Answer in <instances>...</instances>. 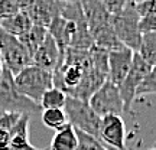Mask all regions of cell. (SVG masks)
I'll return each mask as SVG.
<instances>
[{
    "label": "cell",
    "instance_id": "obj_22",
    "mask_svg": "<svg viewBox=\"0 0 156 150\" xmlns=\"http://www.w3.org/2000/svg\"><path fill=\"white\" fill-rule=\"evenodd\" d=\"M42 123L45 124V127L58 131L68 124V118L64 110L52 108V110H44L42 111Z\"/></svg>",
    "mask_w": 156,
    "mask_h": 150
},
{
    "label": "cell",
    "instance_id": "obj_27",
    "mask_svg": "<svg viewBox=\"0 0 156 150\" xmlns=\"http://www.w3.org/2000/svg\"><path fill=\"white\" fill-rule=\"evenodd\" d=\"M22 114L19 113H2V117H0V130H6L10 133L12 128L16 126V123L19 121Z\"/></svg>",
    "mask_w": 156,
    "mask_h": 150
},
{
    "label": "cell",
    "instance_id": "obj_5",
    "mask_svg": "<svg viewBox=\"0 0 156 150\" xmlns=\"http://www.w3.org/2000/svg\"><path fill=\"white\" fill-rule=\"evenodd\" d=\"M64 111L67 114L68 123L75 130H80L83 133L100 139L101 117L95 114V111L90 107L88 103L73 98V97H67Z\"/></svg>",
    "mask_w": 156,
    "mask_h": 150
},
{
    "label": "cell",
    "instance_id": "obj_4",
    "mask_svg": "<svg viewBox=\"0 0 156 150\" xmlns=\"http://www.w3.org/2000/svg\"><path fill=\"white\" fill-rule=\"evenodd\" d=\"M139 20L140 16L136 9V2H127L119 15L112 16V26L119 40L133 52H137L142 42Z\"/></svg>",
    "mask_w": 156,
    "mask_h": 150
},
{
    "label": "cell",
    "instance_id": "obj_17",
    "mask_svg": "<svg viewBox=\"0 0 156 150\" xmlns=\"http://www.w3.org/2000/svg\"><path fill=\"white\" fill-rule=\"evenodd\" d=\"M78 139L75 128L68 123L61 130H58L51 140L49 150H77Z\"/></svg>",
    "mask_w": 156,
    "mask_h": 150
},
{
    "label": "cell",
    "instance_id": "obj_23",
    "mask_svg": "<svg viewBox=\"0 0 156 150\" xmlns=\"http://www.w3.org/2000/svg\"><path fill=\"white\" fill-rule=\"evenodd\" d=\"M78 139V147L77 150H110L100 139L94 136H90L87 133H83L80 130H75Z\"/></svg>",
    "mask_w": 156,
    "mask_h": 150
},
{
    "label": "cell",
    "instance_id": "obj_18",
    "mask_svg": "<svg viewBox=\"0 0 156 150\" xmlns=\"http://www.w3.org/2000/svg\"><path fill=\"white\" fill-rule=\"evenodd\" d=\"M48 36V29L41 28V26H32L26 33H23L22 36H19V40L22 42V45L26 48L29 52V55L34 58L35 52L39 49V46L45 42V39Z\"/></svg>",
    "mask_w": 156,
    "mask_h": 150
},
{
    "label": "cell",
    "instance_id": "obj_15",
    "mask_svg": "<svg viewBox=\"0 0 156 150\" xmlns=\"http://www.w3.org/2000/svg\"><path fill=\"white\" fill-rule=\"evenodd\" d=\"M107 81V77L100 74L98 71H95L94 68L91 67L88 72L84 75V78L81 79V82L78 85L77 88L74 89L71 95L68 97H73V98H77V100L85 101L88 103L91 100V97L98 91V89L103 87V84Z\"/></svg>",
    "mask_w": 156,
    "mask_h": 150
},
{
    "label": "cell",
    "instance_id": "obj_32",
    "mask_svg": "<svg viewBox=\"0 0 156 150\" xmlns=\"http://www.w3.org/2000/svg\"><path fill=\"white\" fill-rule=\"evenodd\" d=\"M0 117H2V113H0Z\"/></svg>",
    "mask_w": 156,
    "mask_h": 150
},
{
    "label": "cell",
    "instance_id": "obj_2",
    "mask_svg": "<svg viewBox=\"0 0 156 150\" xmlns=\"http://www.w3.org/2000/svg\"><path fill=\"white\" fill-rule=\"evenodd\" d=\"M39 111H42V107L38 103L26 98L17 89L15 75L3 67L0 75V113L34 114Z\"/></svg>",
    "mask_w": 156,
    "mask_h": 150
},
{
    "label": "cell",
    "instance_id": "obj_10",
    "mask_svg": "<svg viewBox=\"0 0 156 150\" xmlns=\"http://www.w3.org/2000/svg\"><path fill=\"white\" fill-rule=\"evenodd\" d=\"M133 51L126 46L110 52V56H108V81L110 82L119 87L124 81L133 64Z\"/></svg>",
    "mask_w": 156,
    "mask_h": 150
},
{
    "label": "cell",
    "instance_id": "obj_8",
    "mask_svg": "<svg viewBox=\"0 0 156 150\" xmlns=\"http://www.w3.org/2000/svg\"><path fill=\"white\" fill-rule=\"evenodd\" d=\"M88 104L95 111V114L100 117L110 116V114L122 116L124 113V103H123L122 94L119 91V87L110 82L108 79L91 97Z\"/></svg>",
    "mask_w": 156,
    "mask_h": 150
},
{
    "label": "cell",
    "instance_id": "obj_25",
    "mask_svg": "<svg viewBox=\"0 0 156 150\" xmlns=\"http://www.w3.org/2000/svg\"><path fill=\"white\" fill-rule=\"evenodd\" d=\"M147 94H156V65L152 67L151 72L143 79L137 89V95H147Z\"/></svg>",
    "mask_w": 156,
    "mask_h": 150
},
{
    "label": "cell",
    "instance_id": "obj_14",
    "mask_svg": "<svg viewBox=\"0 0 156 150\" xmlns=\"http://www.w3.org/2000/svg\"><path fill=\"white\" fill-rule=\"evenodd\" d=\"M81 6H83L84 16L90 28V32L112 23V15L107 12L104 2L85 0V2H81Z\"/></svg>",
    "mask_w": 156,
    "mask_h": 150
},
{
    "label": "cell",
    "instance_id": "obj_30",
    "mask_svg": "<svg viewBox=\"0 0 156 150\" xmlns=\"http://www.w3.org/2000/svg\"><path fill=\"white\" fill-rule=\"evenodd\" d=\"M2 71H3V62H2V58H0V75H2Z\"/></svg>",
    "mask_w": 156,
    "mask_h": 150
},
{
    "label": "cell",
    "instance_id": "obj_7",
    "mask_svg": "<svg viewBox=\"0 0 156 150\" xmlns=\"http://www.w3.org/2000/svg\"><path fill=\"white\" fill-rule=\"evenodd\" d=\"M151 65H147L139 56V54L134 52L132 68L129 71L127 77L124 78V81L119 85V91L124 103V113H132L133 101L137 97V89H139L140 84L143 82V79L147 77V74L151 72Z\"/></svg>",
    "mask_w": 156,
    "mask_h": 150
},
{
    "label": "cell",
    "instance_id": "obj_9",
    "mask_svg": "<svg viewBox=\"0 0 156 150\" xmlns=\"http://www.w3.org/2000/svg\"><path fill=\"white\" fill-rule=\"evenodd\" d=\"M100 140L116 150H126V124L122 116L110 114L101 117Z\"/></svg>",
    "mask_w": 156,
    "mask_h": 150
},
{
    "label": "cell",
    "instance_id": "obj_16",
    "mask_svg": "<svg viewBox=\"0 0 156 150\" xmlns=\"http://www.w3.org/2000/svg\"><path fill=\"white\" fill-rule=\"evenodd\" d=\"M32 26H34V23L30 20L29 15L26 13V10H22L16 15H13V16L7 17V19L0 20V28L12 36H16V38L26 33Z\"/></svg>",
    "mask_w": 156,
    "mask_h": 150
},
{
    "label": "cell",
    "instance_id": "obj_29",
    "mask_svg": "<svg viewBox=\"0 0 156 150\" xmlns=\"http://www.w3.org/2000/svg\"><path fill=\"white\" fill-rule=\"evenodd\" d=\"M7 150H49V149H38V147H34L30 145H26V146H20V147H9Z\"/></svg>",
    "mask_w": 156,
    "mask_h": 150
},
{
    "label": "cell",
    "instance_id": "obj_11",
    "mask_svg": "<svg viewBox=\"0 0 156 150\" xmlns=\"http://www.w3.org/2000/svg\"><path fill=\"white\" fill-rule=\"evenodd\" d=\"M62 55H64V54H61V51L58 48L56 42L54 40V38L48 33L45 42L41 45L39 49L35 52L34 58H32V65L44 68L46 71L54 72L56 68H58L59 62H61Z\"/></svg>",
    "mask_w": 156,
    "mask_h": 150
},
{
    "label": "cell",
    "instance_id": "obj_31",
    "mask_svg": "<svg viewBox=\"0 0 156 150\" xmlns=\"http://www.w3.org/2000/svg\"><path fill=\"white\" fill-rule=\"evenodd\" d=\"M149 150H156V147H153V149H149Z\"/></svg>",
    "mask_w": 156,
    "mask_h": 150
},
{
    "label": "cell",
    "instance_id": "obj_12",
    "mask_svg": "<svg viewBox=\"0 0 156 150\" xmlns=\"http://www.w3.org/2000/svg\"><path fill=\"white\" fill-rule=\"evenodd\" d=\"M29 15L30 20L35 26L48 29L52 20L56 16H59V7L58 2H48V0H41V2H30L29 6L25 9Z\"/></svg>",
    "mask_w": 156,
    "mask_h": 150
},
{
    "label": "cell",
    "instance_id": "obj_33",
    "mask_svg": "<svg viewBox=\"0 0 156 150\" xmlns=\"http://www.w3.org/2000/svg\"><path fill=\"white\" fill-rule=\"evenodd\" d=\"M126 150H130V149H126Z\"/></svg>",
    "mask_w": 156,
    "mask_h": 150
},
{
    "label": "cell",
    "instance_id": "obj_13",
    "mask_svg": "<svg viewBox=\"0 0 156 150\" xmlns=\"http://www.w3.org/2000/svg\"><path fill=\"white\" fill-rule=\"evenodd\" d=\"M75 30H77V25L59 15L49 25L48 33L54 38V40L56 42L58 48L61 51V54H64L71 46V42H73V38H74V35H75Z\"/></svg>",
    "mask_w": 156,
    "mask_h": 150
},
{
    "label": "cell",
    "instance_id": "obj_6",
    "mask_svg": "<svg viewBox=\"0 0 156 150\" xmlns=\"http://www.w3.org/2000/svg\"><path fill=\"white\" fill-rule=\"evenodd\" d=\"M0 58L3 67L9 69L13 75L32 65V56L22 45L19 38L12 36L0 28Z\"/></svg>",
    "mask_w": 156,
    "mask_h": 150
},
{
    "label": "cell",
    "instance_id": "obj_3",
    "mask_svg": "<svg viewBox=\"0 0 156 150\" xmlns=\"http://www.w3.org/2000/svg\"><path fill=\"white\" fill-rule=\"evenodd\" d=\"M15 84L26 98L39 104L45 92L54 87V72L29 65L15 75Z\"/></svg>",
    "mask_w": 156,
    "mask_h": 150
},
{
    "label": "cell",
    "instance_id": "obj_19",
    "mask_svg": "<svg viewBox=\"0 0 156 150\" xmlns=\"http://www.w3.org/2000/svg\"><path fill=\"white\" fill-rule=\"evenodd\" d=\"M137 54H139V56L147 65L155 67L156 65V32L142 35V42H140V46L137 49Z\"/></svg>",
    "mask_w": 156,
    "mask_h": 150
},
{
    "label": "cell",
    "instance_id": "obj_24",
    "mask_svg": "<svg viewBox=\"0 0 156 150\" xmlns=\"http://www.w3.org/2000/svg\"><path fill=\"white\" fill-rule=\"evenodd\" d=\"M29 3L30 2H23V0H0V20L25 10Z\"/></svg>",
    "mask_w": 156,
    "mask_h": 150
},
{
    "label": "cell",
    "instance_id": "obj_20",
    "mask_svg": "<svg viewBox=\"0 0 156 150\" xmlns=\"http://www.w3.org/2000/svg\"><path fill=\"white\" fill-rule=\"evenodd\" d=\"M65 101H67V94L64 91H61V89L52 87V88L48 89L44 94L42 100L39 103V106L42 107V111L44 110H52V108L64 110Z\"/></svg>",
    "mask_w": 156,
    "mask_h": 150
},
{
    "label": "cell",
    "instance_id": "obj_28",
    "mask_svg": "<svg viewBox=\"0 0 156 150\" xmlns=\"http://www.w3.org/2000/svg\"><path fill=\"white\" fill-rule=\"evenodd\" d=\"M10 133L6 130H0V150H7L10 147Z\"/></svg>",
    "mask_w": 156,
    "mask_h": 150
},
{
    "label": "cell",
    "instance_id": "obj_1",
    "mask_svg": "<svg viewBox=\"0 0 156 150\" xmlns=\"http://www.w3.org/2000/svg\"><path fill=\"white\" fill-rule=\"evenodd\" d=\"M91 69V56L90 51H81L75 48H68L59 65L54 71V87L71 95L77 88L84 75Z\"/></svg>",
    "mask_w": 156,
    "mask_h": 150
},
{
    "label": "cell",
    "instance_id": "obj_26",
    "mask_svg": "<svg viewBox=\"0 0 156 150\" xmlns=\"http://www.w3.org/2000/svg\"><path fill=\"white\" fill-rule=\"evenodd\" d=\"M139 29H140V33L142 35L156 32V12L147 13V15L140 17Z\"/></svg>",
    "mask_w": 156,
    "mask_h": 150
},
{
    "label": "cell",
    "instance_id": "obj_21",
    "mask_svg": "<svg viewBox=\"0 0 156 150\" xmlns=\"http://www.w3.org/2000/svg\"><path fill=\"white\" fill-rule=\"evenodd\" d=\"M90 56H91V67L100 74L106 75L108 79V56L110 51L103 49L100 46H93L90 49Z\"/></svg>",
    "mask_w": 156,
    "mask_h": 150
}]
</instances>
